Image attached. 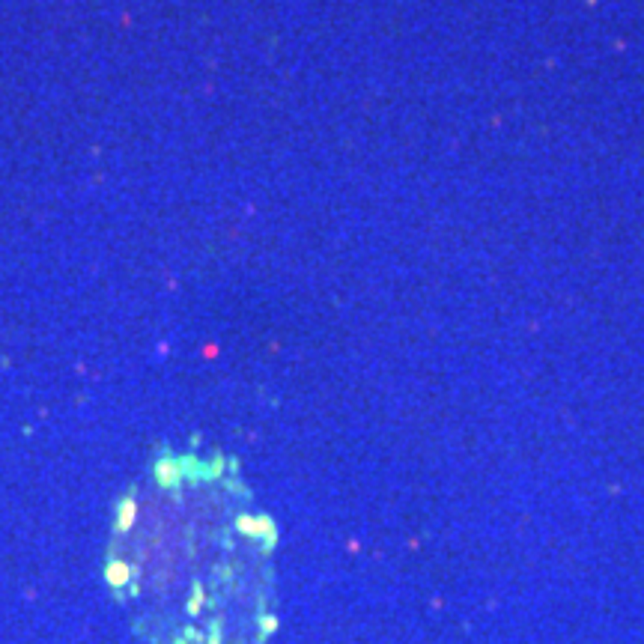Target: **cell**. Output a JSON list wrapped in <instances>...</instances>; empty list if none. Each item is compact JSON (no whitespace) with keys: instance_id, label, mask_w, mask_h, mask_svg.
<instances>
[{"instance_id":"1","label":"cell","mask_w":644,"mask_h":644,"mask_svg":"<svg viewBox=\"0 0 644 644\" xmlns=\"http://www.w3.org/2000/svg\"><path fill=\"white\" fill-rule=\"evenodd\" d=\"M274 531L215 459L161 456L119 501L104 579L144 644H266Z\"/></svg>"}]
</instances>
